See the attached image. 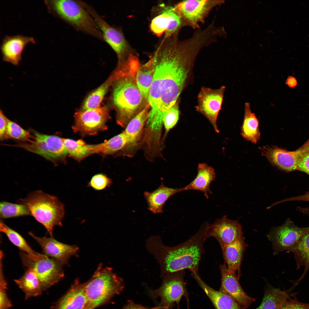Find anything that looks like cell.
Segmentation results:
<instances>
[{
    "label": "cell",
    "mask_w": 309,
    "mask_h": 309,
    "mask_svg": "<svg viewBox=\"0 0 309 309\" xmlns=\"http://www.w3.org/2000/svg\"><path fill=\"white\" fill-rule=\"evenodd\" d=\"M199 53L188 40L176 37L163 40L150 59L154 73L148 99V123L162 125L165 113L176 103L187 84Z\"/></svg>",
    "instance_id": "cell-1"
},
{
    "label": "cell",
    "mask_w": 309,
    "mask_h": 309,
    "mask_svg": "<svg viewBox=\"0 0 309 309\" xmlns=\"http://www.w3.org/2000/svg\"><path fill=\"white\" fill-rule=\"evenodd\" d=\"M206 226V223L188 240L173 247L165 245L160 236H151L147 239L146 247L158 263L161 277L185 269L198 272V264L204 252Z\"/></svg>",
    "instance_id": "cell-2"
},
{
    "label": "cell",
    "mask_w": 309,
    "mask_h": 309,
    "mask_svg": "<svg viewBox=\"0 0 309 309\" xmlns=\"http://www.w3.org/2000/svg\"><path fill=\"white\" fill-rule=\"evenodd\" d=\"M140 66L137 58L131 54L118 63L112 75L114 85L112 100L116 111V122L123 127L143 109L144 101L148 102L136 84V75Z\"/></svg>",
    "instance_id": "cell-3"
},
{
    "label": "cell",
    "mask_w": 309,
    "mask_h": 309,
    "mask_svg": "<svg viewBox=\"0 0 309 309\" xmlns=\"http://www.w3.org/2000/svg\"><path fill=\"white\" fill-rule=\"evenodd\" d=\"M18 203L28 208L31 215L45 227L50 237H53L54 227L62 226L64 206L57 197L37 190L19 199Z\"/></svg>",
    "instance_id": "cell-4"
},
{
    "label": "cell",
    "mask_w": 309,
    "mask_h": 309,
    "mask_svg": "<svg viewBox=\"0 0 309 309\" xmlns=\"http://www.w3.org/2000/svg\"><path fill=\"white\" fill-rule=\"evenodd\" d=\"M51 13L76 30L104 41L103 35L94 18L80 1L45 0Z\"/></svg>",
    "instance_id": "cell-5"
},
{
    "label": "cell",
    "mask_w": 309,
    "mask_h": 309,
    "mask_svg": "<svg viewBox=\"0 0 309 309\" xmlns=\"http://www.w3.org/2000/svg\"><path fill=\"white\" fill-rule=\"evenodd\" d=\"M84 283L87 299L84 309H94L109 301L123 289V280L112 268L100 264L91 278Z\"/></svg>",
    "instance_id": "cell-6"
},
{
    "label": "cell",
    "mask_w": 309,
    "mask_h": 309,
    "mask_svg": "<svg viewBox=\"0 0 309 309\" xmlns=\"http://www.w3.org/2000/svg\"><path fill=\"white\" fill-rule=\"evenodd\" d=\"M20 255L24 266L26 269H32L36 273L43 291L58 283L64 276L62 264L44 254L31 255L21 251Z\"/></svg>",
    "instance_id": "cell-7"
},
{
    "label": "cell",
    "mask_w": 309,
    "mask_h": 309,
    "mask_svg": "<svg viewBox=\"0 0 309 309\" xmlns=\"http://www.w3.org/2000/svg\"><path fill=\"white\" fill-rule=\"evenodd\" d=\"M33 133V140L28 142L19 143L13 146L25 149L55 163L64 160L68 154L62 138L35 131Z\"/></svg>",
    "instance_id": "cell-8"
},
{
    "label": "cell",
    "mask_w": 309,
    "mask_h": 309,
    "mask_svg": "<svg viewBox=\"0 0 309 309\" xmlns=\"http://www.w3.org/2000/svg\"><path fill=\"white\" fill-rule=\"evenodd\" d=\"M309 231V227H300L288 219L282 225L272 229L267 236L272 245L273 254L290 251L301 238Z\"/></svg>",
    "instance_id": "cell-9"
},
{
    "label": "cell",
    "mask_w": 309,
    "mask_h": 309,
    "mask_svg": "<svg viewBox=\"0 0 309 309\" xmlns=\"http://www.w3.org/2000/svg\"><path fill=\"white\" fill-rule=\"evenodd\" d=\"M221 0H186L179 3L173 7L180 17L182 25H187L195 29L215 7L223 3Z\"/></svg>",
    "instance_id": "cell-10"
},
{
    "label": "cell",
    "mask_w": 309,
    "mask_h": 309,
    "mask_svg": "<svg viewBox=\"0 0 309 309\" xmlns=\"http://www.w3.org/2000/svg\"><path fill=\"white\" fill-rule=\"evenodd\" d=\"M185 274L183 270L165 275L161 277L163 281L161 286L157 289L149 291L153 298H161L160 305L165 309H170L175 303L178 305L185 294Z\"/></svg>",
    "instance_id": "cell-11"
},
{
    "label": "cell",
    "mask_w": 309,
    "mask_h": 309,
    "mask_svg": "<svg viewBox=\"0 0 309 309\" xmlns=\"http://www.w3.org/2000/svg\"><path fill=\"white\" fill-rule=\"evenodd\" d=\"M73 130L82 135H93L107 128L106 124L109 118L106 106L88 110H81L74 114Z\"/></svg>",
    "instance_id": "cell-12"
},
{
    "label": "cell",
    "mask_w": 309,
    "mask_h": 309,
    "mask_svg": "<svg viewBox=\"0 0 309 309\" xmlns=\"http://www.w3.org/2000/svg\"><path fill=\"white\" fill-rule=\"evenodd\" d=\"M211 237L215 238L221 247L244 239L241 227L238 220L230 219L226 215L216 220L212 224L206 223L204 241Z\"/></svg>",
    "instance_id": "cell-13"
},
{
    "label": "cell",
    "mask_w": 309,
    "mask_h": 309,
    "mask_svg": "<svg viewBox=\"0 0 309 309\" xmlns=\"http://www.w3.org/2000/svg\"><path fill=\"white\" fill-rule=\"evenodd\" d=\"M225 87L214 89L203 87L197 96L196 110L205 116L210 122L215 130L219 132L216 121L222 103Z\"/></svg>",
    "instance_id": "cell-14"
},
{
    "label": "cell",
    "mask_w": 309,
    "mask_h": 309,
    "mask_svg": "<svg viewBox=\"0 0 309 309\" xmlns=\"http://www.w3.org/2000/svg\"><path fill=\"white\" fill-rule=\"evenodd\" d=\"M82 4L94 18L102 33L104 41L106 42L116 53L120 62L125 59L128 53V46L122 32L112 27L103 19L91 6L83 2Z\"/></svg>",
    "instance_id": "cell-15"
},
{
    "label": "cell",
    "mask_w": 309,
    "mask_h": 309,
    "mask_svg": "<svg viewBox=\"0 0 309 309\" xmlns=\"http://www.w3.org/2000/svg\"><path fill=\"white\" fill-rule=\"evenodd\" d=\"M29 234L40 246L44 254L62 265L67 264L71 256L76 254L78 250L76 246L60 242L53 237H38L31 232Z\"/></svg>",
    "instance_id": "cell-16"
},
{
    "label": "cell",
    "mask_w": 309,
    "mask_h": 309,
    "mask_svg": "<svg viewBox=\"0 0 309 309\" xmlns=\"http://www.w3.org/2000/svg\"><path fill=\"white\" fill-rule=\"evenodd\" d=\"M219 268L221 275V290L230 296L243 309L247 308L255 300L248 296L241 287L236 273L230 271L225 263Z\"/></svg>",
    "instance_id": "cell-17"
},
{
    "label": "cell",
    "mask_w": 309,
    "mask_h": 309,
    "mask_svg": "<svg viewBox=\"0 0 309 309\" xmlns=\"http://www.w3.org/2000/svg\"><path fill=\"white\" fill-rule=\"evenodd\" d=\"M35 42L34 38L31 37L19 35L5 36L0 47L3 60L14 65H18L26 46L30 43L35 44Z\"/></svg>",
    "instance_id": "cell-18"
},
{
    "label": "cell",
    "mask_w": 309,
    "mask_h": 309,
    "mask_svg": "<svg viewBox=\"0 0 309 309\" xmlns=\"http://www.w3.org/2000/svg\"><path fill=\"white\" fill-rule=\"evenodd\" d=\"M87 303L84 283L76 279L70 288L51 309H84Z\"/></svg>",
    "instance_id": "cell-19"
},
{
    "label": "cell",
    "mask_w": 309,
    "mask_h": 309,
    "mask_svg": "<svg viewBox=\"0 0 309 309\" xmlns=\"http://www.w3.org/2000/svg\"><path fill=\"white\" fill-rule=\"evenodd\" d=\"M191 275L210 299L216 309H243L229 295L222 290L210 287L201 279L198 272Z\"/></svg>",
    "instance_id": "cell-20"
},
{
    "label": "cell",
    "mask_w": 309,
    "mask_h": 309,
    "mask_svg": "<svg viewBox=\"0 0 309 309\" xmlns=\"http://www.w3.org/2000/svg\"><path fill=\"white\" fill-rule=\"evenodd\" d=\"M183 191H184L183 187L176 189L169 188L162 183L154 191L144 192V197L147 203L148 209L156 214L163 212L164 205L169 198Z\"/></svg>",
    "instance_id": "cell-21"
},
{
    "label": "cell",
    "mask_w": 309,
    "mask_h": 309,
    "mask_svg": "<svg viewBox=\"0 0 309 309\" xmlns=\"http://www.w3.org/2000/svg\"><path fill=\"white\" fill-rule=\"evenodd\" d=\"M244 239L237 240L221 247L225 263L230 271L235 273L237 272L239 278L241 275L240 267L243 252L247 246Z\"/></svg>",
    "instance_id": "cell-22"
},
{
    "label": "cell",
    "mask_w": 309,
    "mask_h": 309,
    "mask_svg": "<svg viewBox=\"0 0 309 309\" xmlns=\"http://www.w3.org/2000/svg\"><path fill=\"white\" fill-rule=\"evenodd\" d=\"M150 108V105L148 103L130 120L126 126L123 132L127 138L128 146H134L140 140Z\"/></svg>",
    "instance_id": "cell-23"
},
{
    "label": "cell",
    "mask_w": 309,
    "mask_h": 309,
    "mask_svg": "<svg viewBox=\"0 0 309 309\" xmlns=\"http://www.w3.org/2000/svg\"><path fill=\"white\" fill-rule=\"evenodd\" d=\"M215 173L213 169L204 163H200L197 167V173L195 179L184 187V191L197 190L202 192L207 199L212 193L210 189L211 183L215 181Z\"/></svg>",
    "instance_id": "cell-24"
},
{
    "label": "cell",
    "mask_w": 309,
    "mask_h": 309,
    "mask_svg": "<svg viewBox=\"0 0 309 309\" xmlns=\"http://www.w3.org/2000/svg\"><path fill=\"white\" fill-rule=\"evenodd\" d=\"M14 281L24 293L26 300L40 295L43 291L40 280L32 269H27L20 278Z\"/></svg>",
    "instance_id": "cell-25"
},
{
    "label": "cell",
    "mask_w": 309,
    "mask_h": 309,
    "mask_svg": "<svg viewBox=\"0 0 309 309\" xmlns=\"http://www.w3.org/2000/svg\"><path fill=\"white\" fill-rule=\"evenodd\" d=\"M259 121L255 114L251 112L249 103L246 102L244 114L241 127V134L246 140L256 144L260 138Z\"/></svg>",
    "instance_id": "cell-26"
},
{
    "label": "cell",
    "mask_w": 309,
    "mask_h": 309,
    "mask_svg": "<svg viewBox=\"0 0 309 309\" xmlns=\"http://www.w3.org/2000/svg\"><path fill=\"white\" fill-rule=\"evenodd\" d=\"M294 255L297 269L304 266V269L299 280L302 279L309 270V231L301 238L290 251Z\"/></svg>",
    "instance_id": "cell-27"
},
{
    "label": "cell",
    "mask_w": 309,
    "mask_h": 309,
    "mask_svg": "<svg viewBox=\"0 0 309 309\" xmlns=\"http://www.w3.org/2000/svg\"><path fill=\"white\" fill-rule=\"evenodd\" d=\"M154 73V68L150 59L145 64L140 66L136 75V82L138 87L142 96L147 102L149 91L153 81Z\"/></svg>",
    "instance_id": "cell-28"
},
{
    "label": "cell",
    "mask_w": 309,
    "mask_h": 309,
    "mask_svg": "<svg viewBox=\"0 0 309 309\" xmlns=\"http://www.w3.org/2000/svg\"><path fill=\"white\" fill-rule=\"evenodd\" d=\"M128 143L123 132L104 142L92 145L93 154H110L119 151L128 146Z\"/></svg>",
    "instance_id": "cell-29"
},
{
    "label": "cell",
    "mask_w": 309,
    "mask_h": 309,
    "mask_svg": "<svg viewBox=\"0 0 309 309\" xmlns=\"http://www.w3.org/2000/svg\"><path fill=\"white\" fill-rule=\"evenodd\" d=\"M289 297L285 291L270 288L265 293L261 304L256 309H282Z\"/></svg>",
    "instance_id": "cell-30"
},
{
    "label": "cell",
    "mask_w": 309,
    "mask_h": 309,
    "mask_svg": "<svg viewBox=\"0 0 309 309\" xmlns=\"http://www.w3.org/2000/svg\"><path fill=\"white\" fill-rule=\"evenodd\" d=\"M113 81L111 75L102 85L91 92L85 100L82 110L92 109L99 107Z\"/></svg>",
    "instance_id": "cell-31"
},
{
    "label": "cell",
    "mask_w": 309,
    "mask_h": 309,
    "mask_svg": "<svg viewBox=\"0 0 309 309\" xmlns=\"http://www.w3.org/2000/svg\"><path fill=\"white\" fill-rule=\"evenodd\" d=\"M62 139L68 154L78 161H80L93 154L91 145L87 144L82 140H75L64 138Z\"/></svg>",
    "instance_id": "cell-32"
},
{
    "label": "cell",
    "mask_w": 309,
    "mask_h": 309,
    "mask_svg": "<svg viewBox=\"0 0 309 309\" xmlns=\"http://www.w3.org/2000/svg\"><path fill=\"white\" fill-rule=\"evenodd\" d=\"M176 12L173 7H165L160 15L152 21L150 28L152 31L158 37L165 32Z\"/></svg>",
    "instance_id": "cell-33"
},
{
    "label": "cell",
    "mask_w": 309,
    "mask_h": 309,
    "mask_svg": "<svg viewBox=\"0 0 309 309\" xmlns=\"http://www.w3.org/2000/svg\"><path fill=\"white\" fill-rule=\"evenodd\" d=\"M0 230L5 234L12 243L22 251L31 255H35L39 253L33 250L19 233L6 225L1 220Z\"/></svg>",
    "instance_id": "cell-34"
},
{
    "label": "cell",
    "mask_w": 309,
    "mask_h": 309,
    "mask_svg": "<svg viewBox=\"0 0 309 309\" xmlns=\"http://www.w3.org/2000/svg\"><path fill=\"white\" fill-rule=\"evenodd\" d=\"M31 215L28 208L19 203L2 201L0 203V216L2 219Z\"/></svg>",
    "instance_id": "cell-35"
},
{
    "label": "cell",
    "mask_w": 309,
    "mask_h": 309,
    "mask_svg": "<svg viewBox=\"0 0 309 309\" xmlns=\"http://www.w3.org/2000/svg\"><path fill=\"white\" fill-rule=\"evenodd\" d=\"M7 135L8 138H11L22 142H29L31 140V138H34V136L9 120L7 125Z\"/></svg>",
    "instance_id": "cell-36"
},
{
    "label": "cell",
    "mask_w": 309,
    "mask_h": 309,
    "mask_svg": "<svg viewBox=\"0 0 309 309\" xmlns=\"http://www.w3.org/2000/svg\"><path fill=\"white\" fill-rule=\"evenodd\" d=\"M179 110L178 101L165 113L163 118L166 133L172 128L177 123L179 118Z\"/></svg>",
    "instance_id": "cell-37"
},
{
    "label": "cell",
    "mask_w": 309,
    "mask_h": 309,
    "mask_svg": "<svg viewBox=\"0 0 309 309\" xmlns=\"http://www.w3.org/2000/svg\"><path fill=\"white\" fill-rule=\"evenodd\" d=\"M7 284L3 274L0 272V309H9L12 304L7 293Z\"/></svg>",
    "instance_id": "cell-38"
},
{
    "label": "cell",
    "mask_w": 309,
    "mask_h": 309,
    "mask_svg": "<svg viewBox=\"0 0 309 309\" xmlns=\"http://www.w3.org/2000/svg\"><path fill=\"white\" fill-rule=\"evenodd\" d=\"M111 183V180L106 176L99 174L95 175L92 178L88 185L94 189L100 190L104 189Z\"/></svg>",
    "instance_id": "cell-39"
},
{
    "label": "cell",
    "mask_w": 309,
    "mask_h": 309,
    "mask_svg": "<svg viewBox=\"0 0 309 309\" xmlns=\"http://www.w3.org/2000/svg\"><path fill=\"white\" fill-rule=\"evenodd\" d=\"M282 309H309V304L298 301L296 298L287 299Z\"/></svg>",
    "instance_id": "cell-40"
},
{
    "label": "cell",
    "mask_w": 309,
    "mask_h": 309,
    "mask_svg": "<svg viewBox=\"0 0 309 309\" xmlns=\"http://www.w3.org/2000/svg\"><path fill=\"white\" fill-rule=\"evenodd\" d=\"M9 119L4 114L1 110L0 111V139L3 141L8 138L7 128Z\"/></svg>",
    "instance_id": "cell-41"
},
{
    "label": "cell",
    "mask_w": 309,
    "mask_h": 309,
    "mask_svg": "<svg viewBox=\"0 0 309 309\" xmlns=\"http://www.w3.org/2000/svg\"><path fill=\"white\" fill-rule=\"evenodd\" d=\"M297 169L309 175V153L303 157L297 165Z\"/></svg>",
    "instance_id": "cell-42"
},
{
    "label": "cell",
    "mask_w": 309,
    "mask_h": 309,
    "mask_svg": "<svg viewBox=\"0 0 309 309\" xmlns=\"http://www.w3.org/2000/svg\"><path fill=\"white\" fill-rule=\"evenodd\" d=\"M165 309L164 308L160 306L150 308H148L141 305L135 304L131 300H128L127 304L124 306L123 309Z\"/></svg>",
    "instance_id": "cell-43"
},
{
    "label": "cell",
    "mask_w": 309,
    "mask_h": 309,
    "mask_svg": "<svg viewBox=\"0 0 309 309\" xmlns=\"http://www.w3.org/2000/svg\"><path fill=\"white\" fill-rule=\"evenodd\" d=\"M296 201L309 202V191L302 195L288 198L282 201V202Z\"/></svg>",
    "instance_id": "cell-44"
},
{
    "label": "cell",
    "mask_w": 309,
    "mask_h": 309,
    "mask_svg": "<svg viewBox=\"0 0 309 309\" xmlns=\"http://www.w3.org/2000/svg\"><path fill=\"white\" fill-rule=\"evenodd\" d=\"M296 83L295 79L293 78H291V77L289 78L286 82V84L290 87L295 86Z\"/></svg>",
    "instance_id": "cell-45"
},
{
    "label": "cell",
    "mask_w": 309,
    "mask_h": 309,
    "mask_svg": "<svg viewBox=\"0 0 309 309\" xmlns=\"http://www.w3.org/2000/svg\"><path fill=\"white\" fill-rule=\"evenodd\" d=\"M307 213L308 216H309V208H308L307 210Z\"/></svg>",
    "instance_id": "cell-46"
},
{
    "label": "cell",
    "mask_w": 309,
    "mask_h": 309,
    "mask_svg": "<svg viewBox=\"0 0 309 309\" xmlns=\"http://www.w3.org/2000/svg\"></svg>",
    "instance_id": "cell-47"
}]
</instances>
